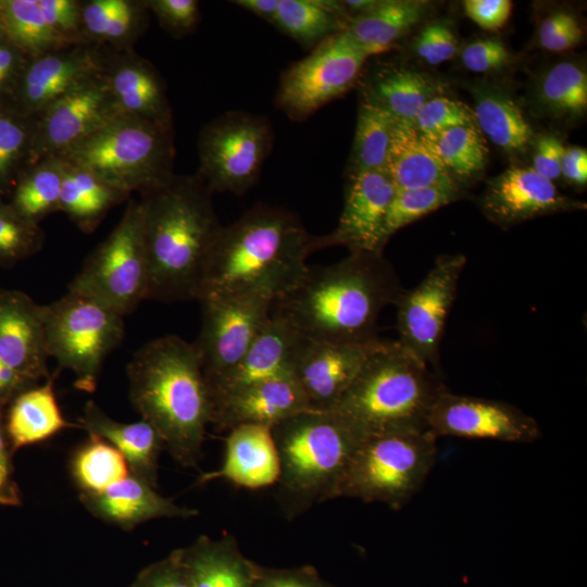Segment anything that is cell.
Listing matches in <instances>:
<instances>
[{
    "label": "cell",
    "mask_w": 587,
    "mask_h": 587,
    "mask_svg": "<svg viewBox=\"0 0 587 587\" xmlns=\"http://www.w3.org/2000/svg\"><path fill=\"white\" fill-rule=\"evenodd\" d=\"M402 291L383 253L353 252L334 264L309 265L271 312L308 340L360 341L377 337L379 314Z\"/></svg>",
    "instance_id": "6da1fadb"
},
{
    "label": "cell",
    "mask_w": 587,
    "mask_h": 587,
    "mask_svg": "<svg viewBox=\"0 0 587 587\" xmlns=\"http://www.w3.org/2000/svg\"><path fill=\"white\" fill-rule=\"evenodd\" d=\"M319 238L282 207L257 203L223 226L210 254L198 301L214 296L258 294L274 301L303 278Z\"/></svg>",
    "instance_id": "7a4b0ae2"
},
{
    "label": "cell",
    "mask_w": 587,
    "mask_h": 587,
    "mask_svg": "<svg viewBox=\"0 0 587 587\" xmlns=\"http://www.w3.org/2000/svg\"><path fill=\"white\" fill-rule=\"evenodd\" d=\"M212 193L198 173L174 174L140 192L149 262L148 299H198L210 254L223 228Z\"/></svg>",
    "instance_id": "3957f363"
},
{
    "label": "cell",
    "mask_w": 587,
    "mask_h": 587,
    "mask_svg": "<svg viewBox=\"0 0 587 587\" xmlns=\"http://www.w3.org/2000/svg\"><path fill=\"white\" fill-rule=\"evenodd\" d=\"M126 375L140 419L155 428L177 463L198 466L212 401L192 342L176 335L150 340L134 353Z\"/></svg>",
    "instance_id": "277c9868"
},
{
    "label": "cell",
    "mask_w": 587,
    "mask_h": 587,
    "mask_svg": "<svg viewBox=\"0 0 587 587\" xmlns=\"http://www.w3.org/2000/svg\"><path fill=\"white\" fill-rule=\"evenodd\" d=\"M442 380L398 340H387L332 410L362 438L427 430Z\"/></svg>",
    "instance_id": "5b68a950"
},
{
    "label": "cell",
    "mask_w": 587,
    "mask_h": 587,
    "mask_svg": "<svg viewBox=\"0 0 587 587\" xmlns=\"http://www.w3.org/2000/svg\"><path fill=\"white\" fill-rule=\"evenodd\" d=\"M279 459L275 497L287 520L336 499L349 461L363 439L334 411L304 410L274 425Z\"/></svg>",
    "instance_id": "8992f818"
},
{
    "label": "cell",
    "mask_w": 587,
    "mask_h": 587,
    "mask_svg": "<svg viewBox=\"0 0 587 587\" xmlns=\"http://www.w3.org/2000/svg\"><path fill=\"white\" fill-rule=\"evenodd\" d=\"M60 157L128 195L142 192L175 174L174 133L117 115Z\"/></svg>",
    "instance_id": "52a82bcc"
},
{
    "label": "cell",
    "mask_w": 587,
    "mask_h": 587,
    "mask_svg": "<svg viewBox=\"0 0 587 587\" xmlns=\"http://www.w3.org/2000/svg\"><path fill=\"white\" fill-rule=\"evenodd\" d=\"M436 440L427 430L364 437L349 461L336 498H355L392 509L401 508L432 471L437 455Z\"/></svg>",
    "instance_id": "ba28073f"
},
{
    "label": "cell",
    "mask_w": 587,
    "mask_h": 587,
    "mask_svg": "<svg viewBox=\"0 0 587 587\" xmlns=\"http://www.w3.org/2000/svg\"><path fill=\"white\" fill-rule=\"evenodd\" d=\"M49 358L75 376V387L95 391L107 357L122 342L124 316L85 295H66L43 305Z\"/></svg>",
    "instance_id": "9c48e42d"
},
{
    "label": "cell",
    "mask_w": 587,
    "mask_h": 587,
    "mask_svg": "<svg viewBox=\"0 0 587 587\" xmlns=\"http://www.w3.org/2000/svg\"><path fill=\"white\" fill-rule=\"evenodd\" d=\"M149 262L141 207L130 199L109 236L89 254L68 285L123 316L148 299Z\"/></svg>",
    "instance_id": "30bf717a"
},
{
    "label": "cell",
    "mask_w": 587,
    "mask_h": 587,
    "mask_svg": "<svg viewBox=\"0 0 587 587\" xmlns=\"http://www.w3.org/2000/svg\"><path fill=\"white\" fill-rule=\"evenodd\" d=\"M273 142V127L266 116L228 111L202 127L197 173L212 192L242 196L258 183Z\"/></svg>",
    "instance_id": "8fae6325"
},
{
    "label": "cell",
    "mask_w": 587,
    "mask_h": 587,
    "mask_svg": "<svg viewBox=\"0 0 587 587\" xmlns=\"http://www.w3.org/2000/svg\"><path fill=\"white\" fill-rule=\"evenodd\" d=\"M369 57L342 30L292 63L282 74L275 105L292 121H304L347 92Z\"/></svg>",
    "instance_id": "7c38bea8"
},
{
    "label": "cell",
    "mask_w": 587,
    "mask_h": 587,
    "mask_svg": "<svg viewBox=\"0 0 587 587\" xmlns=\"http://www.w3.org/2000/svg\"><path fill=\"white\" fill-rule=\"evenodd\" d=\"M465 264L461 253L438 257L425 277L395 302L398 342L433 370L439 367L447 319Z\"/></svg>",
    "instance_id": "4fadbf2b"
},
{
    "label": "cell",
    "mask_w": 587,
    "mask_h": 587,
    "mask_svg": "<svg viewBox=\"0 0 587 587\" xmlns=\"http://www.w3.org/2000/svg\"><path fill=\"white\" fill-rule=\"evenodd\" d=\"M201 329L192 342L210 383L233 369L271 317L274 300L258 294L204 298Z\"/></svg>",
    "instance_id": "5bb4252c"
},
{
    "label": "cell",
    "mask_w": 587,
    "mask_h": 587,
    "mask_svg": "<svg viewBox=\"0 0 587 587\" xmlns=\"http://www.w3.org/2000/svg\"><path fill=\"white\" fill-rule=\"evenodd\" d=\"M117 115L103 72L35 116L29 166L65 153Z\"/></svg>",
    "instance_id": "9a60e30c"
},
{
    "label": "cell",
    "mask_w": 587,
    "mask_h": 587,
    "mask_svg": "<svg viewBox=\"0 0 587 587\" xmlns=\"http://www.w3.org/2000/svg\"><path fill=\"white\" fill-rule=\"evenodd\" d=\"M434 437L453 436L528 444L540 437L538 422L505 401L457 395L447 388L427 417Z\"/></svg>",
    "instance_id": "2e32d148"
},
{
    "label": "cell",
    "mask_w": 587,
    "mask_h": 587,
    "mask_svg": "<svg viewBox=\"0 0 587 587\" xmlns=\"http://www.w3.org/2000/svg\"><path fill=\"white\" fill-rule=\"evenodd\" d=\"M387 340L314 341L303 338L292 376L311 410L330 411L351 386L366 361Z\"/></svg>",
    "instance_id": "e0dca14e"
},
{
    "label": "cell",
    "mask_w": 587,
    "mask_h": 587,
    "mask_svg": "<svg viewBox=\"0 0 587 587\" xmlns=\"http://www.w3.org/2000/svg\"><path fill=\"white\" fill-rule=\"evenodd\" d=\"M108 53L102 46L84 42L30 57L13 108L36 116L62 96L103 74Z\"/></svg>",
    "instance_id": "ac0fdd59"
},
{
    "label": "cell",
    "mask_w": 587,
    "mask_h": 587,
    "mask_svg": "<svg viewBox=\"0 0 587 587\" xmlns=\"http://www.w3.org/2000/svg\"><path fill=\"white\" fill-rule=\"evenodd\" d=\"M337 227L319 237V249L344 246L353 252H380V234L397 191L384 171L349 173Z\"/></svg>",
    "instance_id": "d6986e66"
},
{
    "label": "cell",
    "mask_w": 587,
    "mask_h": 587,
    "mask_svg": "<svg viewBox=\"0 0 587 587\" xmlns=\"http://www.w3.org/2000/svg\"><path fill=\"white\" fill-rule=\"evenodd\" d=\"M480 207L487 217L507 226L537 216L582 209L584 203L561 195L553 182L532 167L511 166L489 183Z\"/></svg>",
    "instance_id": "ffe728a7"
},
{
    "label": "cell",
    "mask_w": 587,
    "mask_h": 587,
    "mask_svg": "<svg viewBox=\"0 0 587 587\" xmlns=\"http://www.w3.org/2000/svg\"><path fill=\"white\" fill-rule=\"evenodd\" d=\"M43 305L22 291L0 289V360L36 383L50 374Z\"/></svg>",
    "instance_id": "44dd1931"
},
{
    "label": "cell",
    "mask_w": 587,
    "mask_h": 587,
    "mask_svg": "<svg viewBox=\"0 0 587 587\" xmlns=\"http://www.w3.org/2000/svg\"><path fill=\"white\" fill-rule=\"evenodd\" d=\"M104 77L120 115L173 129L164 82L155 67L132 49L109 50Z\"/></svg>",
    "instance_id": "7402d4cb"
},
{
    "label": "cell",
    "mask_w": 587,
    "mask_h": 587,
    "mask_svg": "<svg viewBox=\"0 0 587 587\" xmlns=\"http://www.w3.org/2000/svg\"><path fill=\"white\" fill-rule=\"evenodd\" d=\"M303 338L284 319L273 314L242 359L208 383L211 401L245 387L292 375Z\"/></svg>",
    "instance_id": "603a6c76"
},
{
    "label": "cell",
    "mask_w": 587,
    "mask_h": 587,
    "mask_svg": "<svg viewBox=\"0 0 587 587\" xmlns=\"http://www.w3.org/2000/svg\"><path fill=\"white\" fill-rule=\"evenodd\" d=\"M310 409L292 375L261 382L212 401L211 423L218 430L240 425L273 427Z\"/></svg>",
    "instance_id": "cb8c5ba5"
},
{
    "label": "cell",
    "mask_w": 587,
    "mask_h": 587,
    "mask_svg": "<svg viewBox=\"0 0 587 587\" xmlns=\"http://www.w3.org/2000/svg\"><path fill=\"white\" fill-rule=\"evenodd\" d=\"M79 499L93 516L124 530L155 519H189L199 513L163 497L155 487L132 473L103 491L79 494Z\"/></svg>",
    "instance_id": "d4e9b609"
},
{
    "label": "cell",
    "mask_w": 587,
    "mask_h": 587,
    "mask_svg": "<svg viewBox=\"0 0 587 587\" xmlns=\"http://www.w3.org/2000/svg\"><path fill=\"white\" fill-rule=\"evenodd\" d=\"M278 477L279 459L271 427L248 424L229 430L222 465L202 473L197 485L225 479L238 487L259 489L275 485Z\"/></svg>",
    "instance_id": "484cf974"
},
{
    "label": "cell",
    "mask_w": 587,
    "mask_h": 587,
    "mask_svg": "<svg viewBox=\"0 0 587 587\" xmlns=\"http://www.w3.org/2000/svg\"><path fill=\"white\" fill-rule=\"evenodd\" d=\"M385 172L397 190L436 187L459 191L432 141L412 122L396 120Z\"/></svg>",
    "instance_id": "4316f807"
},
{
    "label": "cell",
    "mask_w": 587,
    "mask_h": 587,
    "mask_svg": "<svg viewBox=\"0 0 587 587\" xmlns=\"http://www.w3.org/2000/svg\"><path fill=\"white\" fill-rule=\"evenodd\" d=\"M78 426L114 446L126 459L132 474L158 487L159 458L165 446L148 422L115 421L90 400L84 407Z\"/></svg>",
    "instance_id": "83f0119b"
},
{
    "label": "cell",
    "mask_w": 587,
    "mask_h": 587,
    "mask_svg": "<svg viewBox=\"0 0 587 587\" xmlns=\"http://www.w3.org/2000/svg\"><path fill=\"white\" fill-rule=\"evenodd\" d=\"M177 551L191 587H253L255 565L241 554L233 535H201Z\"/></svg>",
    "instance_id": "f1b7e54d"
},
{
    "label": "cell",
    "mask_w": 587,
    "mask_h": 587,
    "mask_svg": "<svg viewBox=\"0 0 587 587\" xmlns=\"http://www.w3.org/2000/svg\"><path fill=\"white\" fill-rule=\"evenodd\" d=\"M55 377L57 373L42 385H34L11 400L5 427L14 451L45 441L73 426L64 419L59 407L53 389Z\"/></svg>",
    "instance_id": "f546056e"
},
{
    "label": "cell",
    "mask_w": 587,
    "mask_h": 587,
    "mask_svg": "<svg viewBox=\"0 0 587 587\" xmlns=\"http://www.w3.org/2000/svg\"><path fill=\"white\" fill-rule=\"evenodd\" d=\"M426 2L416 0H378L369 11L351 17L345 33L367 57L383 53L417 24Z\"/></svg>",
    "instance_id": "4dcf8cb0"
},
{
    "label": "cell",
    "mask_w": 587,
    "mask_h": 587,
    "mask_svg": "<svg viewBox=\"0 0 587 587\" xmlns=\"http://www.w3.org/2000/svg\"><path fill=\"white\" fill-rule=\"evenodd\" d=\"M66 162L59 212L84 233H92L111 209L130 195L118 190L80 166Z\"/></svg>",
    "instance_id": "1f68e13d"
},
{
    "label": "cell",
    "mask_w": 587,
    "mask_h": 587,
    "mask_svg": "<svg viewBox=\"0 0 587 587\" xmlns=\"http://www.w3.org/2000/svg\"><path fill=\"white\" fill-rule=\"evenodd\" d=\"M362 100L372 102L396 120L414 123L422 107L439 95L437 84L428 76L405 67H385L364 86Z\"/></svg>",
    "instance_id": "d6a6232c"
},
{
    "label": "cell",
    "mask_w": 587,
    "mask_h": 587,
    "mask_svg": "<svg viewBox=\"0 0 587 587\" xmlns=\"http://www.w3.org/2000/svg\"><path fill=\"white\" fill-rule=\"evenodd\" d=\"M341 1L279 0L272 24L305 49L345 30L348 21Z\"/></svg>",
    "instance_id": "836d02e7"
},
{
    "label": "cell",
    "mask_w": 587,
    "mask_h": 587,
    "mask_svg": "<svg viewBox=\"0 0 587 587\" xmlns=\"http://www.w3.org/2000/svg\"><path fill=\"white\" fill-rule=\"evenodd\" d=\"M66 162L60 155L40 160L27 167L12 189L11 207L25 220L38 224L59 212Z\"/></svg>",
    "instance_id": "e575fe53"
},
{
    "label": "cell",
    "mask_w": 587,
    "mask_h": 587,
    "mask_svg": "<svg viewBox=\"0 0 587 587\" xmlns=\"http://www.w3.org/2000/svg\"><path fill=\"white\" fill-rule=\"evenodd\" d=\"M473 112L480 130L504 150H524L533 137L520 107L502 92L476 90Z\"/></svg>",
    "instance_id": "d590c367"
},
{
    "label": "cell",
    "mask_w": 587,
    "mask_h": 587,
    "mask_svg": "<svg viewBox=\"0 0 587 587\" xmlns=\"http://www.w3.org/2000/svg\"><path fill=\"white\" fill-rule=\"evenodd\" d=\"M70 470L79 494L103 491L130 474L124 455L93 435H89L88 440L75 451Z\"/></svg>",
    "instance_id": "8d00e7d4"
},
{
    "label": "cell",
    "mask_w": 587,
    "mask_h": 587,
    "mask_svg": "<svg viewBox=\"0 0 587 587\" xmlns=\"http://www.w3.org/2000/svg\"><path fill=\"white\" fill-rule=\"evenodd\" d=\"M396 118L383 108L361 100L349 173L384 171Z\"/></svg>",
    "instance_id": "74e56055"
},
{
    "label": "cell",
    "mask_w": 587,
    "mask_h": 587,
    "mask_svg": "<svg viewBox=\"0 0 587 587\" xmlns=\"http://www.w3.org/2000/svg\"><path fill=\"white\" fill-rule=\"evenodd\" d=\"M1 2L5 37L29 57L72 46L50 27L39 0H1Z\"/></svg>",
    "instance_id": "f35d334b"
},
{
    "label": "cell",
    "mask_w": 587,
    "mask_h": 587,
    "mask_svg": "<svg viewBox=\"0 0 587 587\" xmlns=\"http://www.w3.org/2000/svg\"><path fill=\"white\" fill-rule=\"evenodd\" d=\"M35 116L0 105V195L13 189L29 167Z\"/></svg>",
    "instance_id": "ab89813d"
},
{
    "label": "cell",
    "mask_w": 587,
    "mask_h": 587,
    "mask_svg": "<svg viewBox=\"0 0 587 587\" xmlns=\"http://www.w3.org/2000/svg\"><path fill=\"white\" fill-rule=\"evenodd\" d=\"M429 140L451 175L472 177L486 164L488 149L476 125L455 126Z\"/></svg>",
    "instance_id": "60d3db41"
},
{
    "label": "cell",
    "mask_w": 587,
    "mask_h": 587,
    "mask_svg": "<svg viewBox=\"0 0 587 587\" xmlns=\"http://www.w3.org/2000/svg\"><path fill=\"white\" fill-rule=\"evenodd\" d=\"M542 104L555 115H582L587 109V75L572 62L551 67L539 86Z\"/></svg>",
    "instance_id": "b9f144b4"
},
{
    "label": "cell",
    "mask_w": 587,
    "mask_h": 587,
    "mask_svg": "<svg viewBox=\"0 0 587 587\" xmlns=\"http://www.w3.org/2000/svg\"><path fill=\"white\" fill-rule=\"evenodd\" d=\"M459 191L436 187L397 190L389 205L382 234L380 249L404 226L454 201Z\"/></svg>",
    "instance_id": "7bdbcfd3"
},
{
    "label": "cell",
    "mask_w": 587,
    "mask_h": 587,
    "mask_svg": "<svg viewBox=\"0 0 587 587\" xmlns=\"http://www.w3.org/2000/svg\"><path fill=\"white\" fill-rule=\"evenodd\" d=\"M43 240L38 224L23 218L0 199V263H11L37 252Z\"/></svg>",
    "instance_id": "ee69618b"
},
{
    "label": "cell",
    "mask_w": 587,
    "mask_h": 587,
    "mask_svg": "<svg viewBox=\"0 0 587 587\" xmlns=\"http://www.w3.org/2000/svg\"><path fill=\"white\" fill-rule=\"evenodd\" d=\"M414 124L425 137L433 139L449 128L475 125V116L464 103L438 95L422 107Z\"/></svg>",
    "instance_id": "f6af8a7d"
},
{
    "label": "cell",
    "mask_w": 587,
    "mask_h": 587,
    "mask_svg": "<svg viewBox=\"0 0 587 587\" xmlns=\"http://www.w3.org/2000/svg\"><path fill=\"white\" fill-rule=\"evenodd\" d=\"M160 26L170 35L179 38L191 33L200 18L197 0H143Z\"/></svg>",
    "instance_id": "bcb514c9"
},
{
    "label": "cell",
    "mask_w": 587,
    "mask_h": 587,
    "mask_svg": "<svg viewBox=\"0 0 587 587\" xmlns=\"http://www.w3.org/2000/svg\"><path fill=\"white\" fill-rule=\"evenodd\" d=\"M39 4L50 27L68 45L87 42L82 27L80 1L39 0Z\"/></svg>",
    "instance_id": "7dc6e473"
},
{
    "label": "cell",
    "mask_w": 587,
    "mask_h": 587,
    "mask_svg": "<svg viewBox=\"0 0 587 587\" xmlns=\"http://www.w3.org/2000/svg\"><path fill=\"white\" fill-rule=\"evenodd\" d=\"M417 55L432 65L452 59L458 52V42L445 23L426 26L414 42Z\"/></svg>",
    "instance_id": "c3c4849f"
},
{
    "label": "cell",
    "mask_w": 587,
    "mask_h": 587,
    "mask_svg": "<svg viewBox=\"0 0 587 587\" xmlns=\"http://www.w3.org/2000/svg\"><path fill=\"white\" fill-rule=\"evenodd\" d=\"M29 58L7 37L0 39V105L13 107Z\"/></svg>",
    "instance_id": "681fc988"
},
{
    "label": "cell",
    "mask_w": 587,
    "mask_h": 587,
    "mask_svg": "<svg viewBox=\"0 0 587 587\" xmlns=\"http://www.w3.org/2000/svg\"><path fill=\"white\" fill-rule=\"evenodd\" d=\"M465 68L487 73L502 68L510 61L505 46L496 38L478 39L469 43L461 55Z\"/></svg>",
    "instance_id": "f907efd6"
},
{
    "label": "cell",
    "mask_w": 587,
    "mask_h": 587,
    "mask_svg": "<svg viewBox=\"0 0 587 587\" xmlns=\"http://www.w3.org/2000/svg\"><path fill=\"white\" fill-rule=\"evenodd\" d=\"M126 0L80 1V18L85 40L101 46L105 29L123 9Z\"/></svg>",
    "instance_id": "816d5d0a"
},
{
    "label": "cell",
    "mask_w": 587,
    "mask_h": 587,
    "mask_svg": "<svg viewBox=\"0 0 587 587\" xmlns=\"http://www.w3.org/2000/svg\"><path fill=\"white\" fill-rule=\"evenodd\" d=\"M133 587H191L175 550L165 560L145 570Z\"/></svg>",
    "instance_id": "f5cc1de1"
},
{
    "label": "cell",
    "mask_w": 587,
    "mask_h": 587,
    "mask_svg": "<svg viewBox=\"0 0 587 587\" xmlns=\"http://www.w3.org/2000/svg\"><path fill=\"white\" fill-rule=\"evenodd\" d=\"M13 452L7 433L3 408H0V504L3 505H20L22 502L21 492L14 479Z\"/></svg>",
    "instance_id": "db71d44e"
},
{
    "label": "cell",
    "mask_w": 587,
    "mask_h": 587,
    "mask_svg": "<svg viewBox=\"0 0 587 587\" xmlns=\"http://www.w3.org/2000/svg\"><path fill=\"white\" fill-rule=\"evenodd\" d=\"M512 10L510 0H466L464 11L478 26L487 30H498L509 20Z\"/></svg>",
    "instance_id": "11a10c76"
},
{
    "label": "cell",
    "mask_w": 587,
    "mask_h": 587,
    "mask_svg": "<svg viewBox=\"0 0 587 587\" xmlns=\"http://www.w3.org/2000/svg\"><path fill=\"white\" fill-rule=\"evenodd\" d=\"M564 150V146L555 137H541L536 145L532 168L550 182L558 179L561 176V162Z\"/></svg>",
    "instance_id": "9f6ffc18"
},
{
    "label": "cell",
    "mask_w": 587,
    "mask_h": 587,
    "mask_svg": "<svg viewBox=\"0 0 587 587\" xmlns=\"http://www.w3.org/2000/svg\"><path fill=\"white\" fill-rule=\"evenodd\" d=\"M253 587H325L319 578L305 570L260 571L255 566Z\"/></svg>",
    "instance_id": "6f0895ef"
},
{
    "label": "cell",
    "mask_w": 587,
    "mask_h": 587,
    "mask_svg": "<svg viewBox=\"0 0 587 587\" xmlns=\"http://www.w3.org/2000/svg\"><path fill=\"white\" fill-rule=\"evenodd\" d=\"M561 175L575 185H585L587 182V152L582 148H567L564 150L561 162Z\"/></svg>",
    "instance_id": "680465c9"
},
{
    "label": "cell",
    "mask_w": 587,
    "mask_h": 587,
    "mask_svg": "<svg viewBox=\"0 0 587 587\" xmlns=\"http://www.w3.org/2000/svg\"><path fill=\"white\" fill-rule=\"evenodd\" d=\"M583 39V28L580 27L575 15L569 18L564 26L549 40L540 46L552 52H562L574 48Z\"/></svg>",
    "instance_id": "91938a15"
},
{
    "label": "cell",
    "mask_w": 587,
    "mask_h": 587,
    "mask_svg": "<svg viewBox=\"0 0 587 587\" xmlns=\"http://www.w3.org/2000/svg\"><path fill=\"white\" fill-rule=\"evenodd\" d=\"M233 3L272 24L279 0H235Z\"/></svg>",
    "instance_id": "94428289"
},
{
    "label": "cell",
    "mask_w": 587,
    "mask_h": 587,
    "mask_svg": "<svg viewBox=\"0 0 587 587\" xmlns=\"http://www.w3.org/2000/svg\"><path fill=\"white\" fill-rule=\"evenodd\" d=\"M5 38L4 17L2 10V2L0 0V39Z\"/></svg>",
    "instance_id": "6125c7cd"
},
{
    "label": "cell",
    "mask_w": 587,
    "mask_h": 587,
    "mask_svg": "<svg viewBox=\"0 0 587 587\" xmlns=\"http://www.w3.org/2000/svg\"><path fill=\"white\" fill-rule=\"evenodd\" d=\"M9 402L8 398L4 396V394L0 389V408H4V405Z\"/></svg>",
    "instance_id": "be15d7a7"
}]
</instances>
